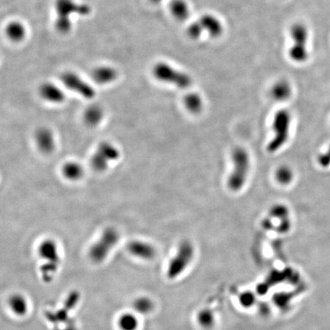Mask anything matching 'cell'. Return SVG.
<instances>
[{
  "mask_svg": "<svg viewBox=\"0 0 330 330\" xmlns=\"http://www.w3.org/2000/svg\"><path fill=\"white\" fill-rule=\"evenodd\" d=\"M55 10L57 13L55 27L62 34H67L71 29V16L73 15L86 16L91 12L88 5L78 4L75 0H56Z\"/></svg>",
  "mask_w": 330,
  "mask_h": 330,
  "instance_id": "1",
  "label": "cell"
},
{
  "mask_svg": "<svg viewBox=\"0 0 330 330\" xmlns=\"http://www.w3.org/2000/svg\"><path fill=\"white\" fill-rule=\"evenodd\" d=\"M187 32L188 37L194 40H198L204 34H207L212 39H216L224 34V25L217 16L207 13L190 24Z\"/></svg>",
  "mask_w": 330,
  "mask_h": 330,
  "instance_id": "2",
  "label": "cell"
},
{
  "mask_svg": "<svg viewBox=\"0 0 330 330\" xmlns=\"http://www.w3.org/2000/svg\"><path fill=\"white\" fill-rule=\"evenodd\" d=\"M291 45L288 49V56L292 61L298 64L306 62L309 58V30L303 23H295L290 29Z\"/></svg>",
  "mask_w": 330,
  "mask_h": 330,
  "instance_id": "3",
  "label": "cell"
},
{
  "mask_svg": "<svg viewBox=\"0 0 330 330\" xmlns=\"http://www.w3.org/2000/svg\"><path fill=\"white\" fill-rule=\"evenodd\" d=\"M233 170L228 179V187L231 191H239L246 181L249 170V156L243 148L238 147L232 153Z\"/></svg>",
  "mask_w": 330,
  "mask_h": 330,
  "instance_id": "4",
  "label": "cell"
},
{
  "mask_svg": "<svg viewBox=\"0 0 330 330\" xmlns=\"http://www.w3.org/2000/svg\"><path fill=\"white\" fill-rule=\"evenodd\" d=\"M39 254L46 262L41 267L42 278L45 281H51L56 274L61 262L58 245L52 239H46L39 245Z\"/></svg>",
  "mask_w": 330,
  "mask_h": 330,
  "instance_id": "5",
  "label": "cell"
},
{
  "mask_svg": "<svg viewBox=\"0 0 330 330\" xmlns=\"http://www.w3.org/2000/svg\"><path fill=\"white\" fill-rule=\"evenodd\" d=\"M290 121L291 117L287 110L281 109L275 114L273 121L274 135L267 146L268 152L274 153L277 152L287 142L290 132Z\"/></svg>",
  "mask_w": 330,
  "mask_h": 330,
  "instance_id": "6",
  "label": "cell"
},
{
  "mask_svg": "<svg viewBox=\"0 0 330 330\" xmlns=\"http://www.w3.org/2000/svg\"><path fill=\"white\" fill-rule=\"evenodd\" d=\"M120 235L114 228L104 230L97 241L89 250V257L94 263H102L108 257L113 248L118 243Z\"/></svg>",
  "mask_w": 330,
  "mask_h": 330,
  "instance_id": "7",
  "label": "cell"
},
{
  "mask_svg": "<svg viewBox=\"0 0 330 330\" xmlns=\"http://www.w3.org/2000/svg\"><path fill=\"white\" fill-rule=\"evenodd\" d=\"M155 78L161 82L172 84L180 89H187L192 84V78L188 74L175 68L168 63L159 62L153 68Z\"/></svg>",
  "mask_w": 330,
  "mask_h": 330,
  "instance_id": "8",
  "label": "cell"
},
{
  "mask_svg": "<svg viewBox=\"0 0 330 330\" xmlns=\"http://www.w3.org/2000/svg\"><path fill=\"white\" fill-rule=\"evenodd\" d=\"M194 257V248L189 242H184L180 244L175 255L168 264L167 276L170 279H174L180 276L187 267L190 265Z\"/></svg>",
  "mask_w": 330,
  "mask_h": 330,
  "instance_id": "9",
  "label": "cell"
},
{
  "mask_svg": "<svg viewBox=\"0 0 330 330\" xmlns=\"http://www.w3.org/2000/svg\"><path fill=\"white\" fill-rule=\"evenodd\" d=\"M120 156V151L112 143H101L92 156V168L96 171H105L110 163L118 160Z\"/></svg>",
  "mask_w": 330,
  "mask_h": 330,
  "instance_id": "10",
  "label": "cell"
},
{
  "mask_svg": "<svg viewBox=\"0 0 330 330\" xmlns=\"http://www.w3.org/2000/svg\"><path fill=\"white\" fill-rule=\"evenodd\" d=\"M61 81L67 88L78 93L85 99H93L96 95L93 87L73 72L67 71L63 74Z\"/></svg>",
  "mask_w": 330,
  "mask_h": 330,
  "instance_id": "11",
  "label": "cell"
},
{
  "mask_svg": "<svg viewBox=\"0 0 330 330\" xmlns=\"http://www.w3.org/2000/svg\"><path fill=\"white\" fill-rule=\"evenodd\" d=\"M128 251L134 257L149 261L155 258L156 250L152 244L141 240H134L128 244Z\"/></svg>",
  "mask_w": 330,
  "mask_h": 330,
  "instance_id": "12",
  "label": "cell"
},
{
  "mask_svg": "<svg viewBox=\"0 0 330 330\" xmlns=\"http://www.w3.org/2000/svg\"><path fill=\"white\" fill-rule=\"evenodd\" d=\"M42 99L51 103H61L65 99V94L60 87L51 83H45L39 88Z\"/></svg>",
  "mask_w": 330,
  "mask_h": 330,
  "instance_id": "13",
  "label": "cell"
},
{
  "mask_svg": "<svg viewBox=\"0 0 330 330\" xmlns=\"http://www.w3.org/2000/svg\"><path fill=\"white\" fill-rule=\"evenodd\" d=\"M38 147L43 153H51L55 148L54 134L48 128H41L35 133Z\"/></svg>",
  "mask_w": 330,
  "mask_h": 330,
  "instance_id": "14",
  "label": "cell"
},
{
  "mask_svg": "<svg viewBox=\"0 0 330 330\" xmlns=\"http://www.w3.org/2000/svg\"><path fill=\"white\" fill-rule=\"evenodd\" d=\"M117 76V70L108 66H99L92 72V78L99 84H110L115 81Z\"/></svg>",
  "mask_w": 330,
  "mask_h": 330,
  "instance_id": "15",
  "label": "cell"
},
{
  "mask_svg": "<svg viewBox=\"0 0 330 330\" xmlns=\"http://www.w3.org/2000/svg\"><path fill=\"white\" fill-rule=\"evenodd\" d=\"M9 307L13 314L23 316L28 311V303L26 298L21 294H14L9 298Z\"/></svg>",
  "mask_w": 330,
  "mask_h": 330,
  "instance_id": "16",
  "label": "cell"
},
{
  "mask_svg": "<svg viewBox=\"0 0 330 330\" xmlns=\"http://www.w3.org/2000/svg\"><path fill=\"white\" fill-rule=\"evenodd\" d=\"M170 11L177 20L183 22L189 18L191 7L186 0H172L170 4Z\"/></svg>",
  "mask_w": 330,
  "mask_h": 330,
  "instance_id": "17",
  "label": "cell"
},
{
  "mask_svg": "<svg viewBox=\"0 0 330 330\" xmlns=\"http://www.w3.org/2000/svg\"><path fill=\"white\" fill-rule=\"evenodd\" d=\"M271 96L277 101H285L290 97L292 88L288 81L281 80L275 83L271 88Z\"/></svg>",
  "mask_w": 330,
  "mask_h": 330,
  "instance_id": "18",
  "label": "cell"
},
{
  "mask_svg": "<svg viewBox=\"0 0 330 330\" xmlns=\"http://www.w3.org/2000/svg\"><path fill=\"white\" fill-rule=\"evenodd\" d=\"M120 330H137L139 327V320L133 313H124L117 319Z\"/></svg>",
  "mask_w": 330,
  "mask_h": 330,
  "instance_id": "19",
  "label": "cell"
},
{
  "mask_svg": "<svg viewBox=\"0 0 330 330\" xmlns=\"http://www.w3.org/2000/svg\"><path fill=\"white\" fill-rule=\"evenodd\" d=\"M184 102L187 109L193 114H200L203 108V99L197 93H188L185 96Z\"/></svg>",
  "mask_w": 330,
  "mask_h": 330,
  "instance_id": "20",
  "label": "cell"
},
{
  "mask_svg": "<svg viewBox=\"0 0 330 330\" xmlns=\"http://www.w3.org/2000/svg\"><path fill=\"white\" fill-rule=\"evenodd\" d=\"M6 32L9 39L13 42H21L25 39L26 30L21 22L14 21L7 25Z\"/></svg>",
  "mask_w": 330,
  "mask_h": 330,
  "instance_id": "21",
  "label": "cell"
},
{
  "mask_svg": "<svg viewBox=\"0 0 330 330\" xmlns=\"http://www.w3.org/2000/svg\"><path fill=\"white\" fill-rule=\"evenodd\" d=\"M103 118V110L99 105H91L85 111L84 120L89 126H94Z\"/></svg>",
  "mask_w": 330,
  "mask_h": 330,
  "instance_id": "22",
  "label": "cell"
},
{
  "mask_svg": "<svg viewBox=\"0 0 330 330\" xmlns=\"http://www.w3.org/2000/svg\"><path fill=\"white\" fill-rule=\"evenodd\" d=\"M62 171L64 177L70 180H79L84 175L83 167L81 164L74 161L64 164Z\"/></svg>",
  "mask_w": 330,
  "mask_h": 330,
  "instance_id": "23",
  "label": "cell"
},
{
  "mask_svg": "<svg viewBox=\"0 0 330 330\" xmlns=\"http://www.w3.org/2000/svg\"><path fill=\"white\" fill-rule=\"evenodd\" d=\"M132 307L135 313L147 315L153 311L154 303L153 301L148 297H139L134 301Z\"/></svg>",
  "mask_w": 330,
  "mask_h": 330,
  "instance_id": "24",
  "label": "cell"
},
{
  "mask_svg": "<svg viewBox=\"0 0 330 330\" xmlns=\"http://www.w3.org/2000/svg\"><path fill=\"white\" fill-rule=\"evenodd\" d=\"M294 173L289 167L282 166L276 172V178L281 185H289L293 180Z\"/></svg>",
  "mask_w": 330,
  "mask_h": 330,
  "instance_id": "25",
  "label": "cell"
},
{
  "mask_svg": "<svg viewBox=\"0 0 330 330\" xmlns=\"http://www.w3.org/2000/svg\"><path fill=\"white\" fill-rule=\"evenodd\" d=\"M199 322L203 326L209 327L213 323V315L209 310H203L198 316Z\"/></svg>",
  "mask_w": 330,
  "mask_h": 330,
  "instance_id": "26",
  "label": "cell"
},
{
  "mask_svg": "<svg viewBox=\"0 0 330 330\" xmlns=\"http://www.w3.org/2000/svg\"><path fill=\"white\" fill-rule=\"evenodd\" d=\"M317 162L319 166L322 168H328L330 167V144L322 153L319 154L317 158Z\"/></svg>",
  "mask_w": 330,
  "mask_h": 330,
  "instance_id": "27",
  "label": "cell"
},
{
  "mask_svg": "<svg viewBox=\"0 0 330 330\" xmlns=\"http://www.w3.org/2000/svg\"><path fill=\"white\" fill-rule=\"evenodd\" d=\"M151 2L155 4H160V3L162 1V0H150Z\"/></svg>",
  "mask_w": 330,
  "mask_h": 330,
  "instance_id": "28",
  "label": "cell"
}]
</instances>
